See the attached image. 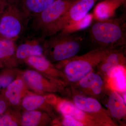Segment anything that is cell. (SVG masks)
<instances>
[{
  "mask_svg": "<svg viewBox=\"0 0 126 126\" xmlns=\"http://www.w3.org/2000/svg\"><path fill=\"white\" fill-rule=\"evenodd\" d=\"M24 78L30 85L38 91L43 90V77L38 72L33 70H27L24 75Z\"/></svg>",
  "mask_w": 126,
  "mask_h": 126,
  "instance_id": "cell-16",
  "label": "cell"
},
{
  "mask_svg": "<svg viewBox=\"0 0 126 126\" xmlns=\"http://www.w3.org/2000/svg\"><path fill=\"white\" fill-rule=\"evenodd\" d=\"M41 116V113L37 111L26 112L23 115L22 125L25 126H36L40 121Z\"/></svg>",
  "mask_w": 126,
  "mask_h": 126,
  "instance_id": "cell-19",
  "label": "cell"
},
{
  "mask_svg": "<svg viewBox=\"0 0 126 126\" xmlns=\"http://www.w3.org/2000/svg\"><path fill=\"white\" fill-rule=\"evenodd\" d=\"M110 113L113 117L120 118L126 115V103L123 98L116 92L111 93L108 102Z\"/></svg>",
  "mask_w": 126,
  "mask_h": 126,
  "instance_id": "cell-9",
  "label": "cell"
},
{
  "mask_svg": "<svg viewBox=\"0 0 126 126\" xmlns=\"http://www.w3.org/2000/svg\"><path fill=\"white\" fill-rule=\"evenodd\" d=\"M15 40L0 36V63H6L16 53Z\"/></svg>",
  "mask_w": 126,
  "mask_h": 126,
  "instance_id": "cell-14",
  "label": "cell"
},
{
  "mask_svg": "<svg viewBox=\"0 0 126 126\" xmlns=\"http://www.w3.org/2000/svg\"><path fill=\"white\" fill-rule=\"evenodd\" d=\"M40 39H30L20 44L16 49V58L25 59L31 56L42 55L44 49L39 43Z\"/></svg>",
  "mask_w": 126,
  "mask_h": 126,
  "instance_id": "cell-8",
  "label": "cell"
},
{
  "mask_svg": "<svg viewBox=\"0 0 126 126\" xmlns=\"http://www.w3.org/2000/svg\"><path fill=\"white\" fill-rule=\"evenodd\" d=\"M125 68L122 64L113 66L107 72V74L109 78H114L124 73Z\"/></svg>",
  "mask_w": 126,
  "mask_h": 126,
  "instance_id": "cell-20",
  "label": "cell"
},
{
  "mask_svg": "<svg viewBox=\"0 0 126 126\" xmlns=\"http://www.w3.org/2000/svg\"><path fill=\"white\" fill-rule=\"evenodd\" d=\"M74 102L78 108L86 112H97L102 109L100 103L96 99L92 98L77 95L74 97Z\"/></svg>",
  "mask_w": 126,
  "mask_h": 126,
  "instance_id": "cell-12",
  "label": "cell"
},
{
  "mask_svg": "<svg viewBox=\"0 0 126 126\" xmlns=\"http://www.w3.org/2000/svg\"><path fill=\"white\" fill-rule=\"evenodd\" d=\"M1 88H2V87H1V83L0 80V89H1Z\"/></svg>",
  "mask_w": 126,
  "mask_h": 126,
  "instance_id": "cell-29",
  "label": "cell"
},
{
  "mask_svg": "<svg viewBox=\"0 0 126 126\" xmlns=\"http://www.w3.org/2000/svg\"><path fill=\"white\" fill-rule=\"evenodd\" d=\"M102 62L103 63L101 65V69L104 72H107L110 69L113 67V66L111 65L110 64L105 62L103 60L102 61Z\"/></svg>",
  "mask_w": 126,
  "mask_h": 126,
  "instance_id": "cell-26",
  "label": "cell"
},
{
  "mask_svg": "<svg viewBox=\"0 0 126 126\" xmlns=\"http://www.w3.org/2000/svg\"><path fill=\"white\" fill-rule=\"evenodd\" d=\"M108 49H97L83 56L72 59L65 65L64 72L71 82L79 81L91 72L93 66L104 59Z\"/></svg>",
  "mask_w": 126,
  "mask_h": 126,
  "instance_id": "cell-4",
  "label": "cell"
},
{
  "mask_svg": "<svg viewBox=\"0 0 126 126\" xmlns=\"http://www.w3.org/2000/svg\"><path fill=\"white\" fill-rule=\"evenodd\" d=\"M24 84L21 79H17L11 82L7 86L5 94L11 103L14 105L18 104L20 101L21 93Z\"/></svg>",
  "mask_w": 126,
  "mask_h": 126,
  "instance_id": "cell-15",
  "label": "cell"
},
{
  "mask_svg": "<svg viewBox=\"0 0 126 126\" xmlns=\"http://www.w3.org/2000/svg\"><path fill=\"white\" fill-rule=\"evenodd\" d=\"M88 40L101 49L113 50L126 44V23L121 19L97 20L90 25Z\"/></svg>",
  "mask_w": 126,
  "mask_h": 126,
  "instance_id": "cell-1",
  "label": "cell"
},
{
  "mask_svg": "<svg viewBox=\"0 0 126 126\" xmlns=\"http://www.w3.org/2000/svg\"><path fill=\"white\" fill-rule=\"evenodd\" d=\"M115 79V84L116 88L120 91H125L126 90V78L125 73L118 75Z\"/></svg>",
  "mask_w": 126,
  "mask_h": 126,
  "instance_id": "cell-21",
  "label": "cell"
},
{
  "mask_svg": "<svg viewBox=\"0 0 126 126\" xmlns=\"http://www.w3.org/2000/svg\"><path fill=\"white\" fill-rule=\"evenodd\" d=\"M14 0H0V19L3 12L9 3Z\"/></svg>",
  "mask_w": 126,
  "mask_h": 126,
  "instance_id": "cell-25",
  "label": "cell"
},
{
  "mask_svg": "<svg viewBox=\"0 0 126 126\" xmlns=\"http://www.w3.org/2000/svg\"><path fill=\"white\" fill-rule=\"evenodd\" d=\"M77 0H56L48 7L32 18L31 27L40 38L67 11Z\"/></svg>",
  "mask_w": 126,
  "mask_h": 126,
  "instance_id": "cell-5",
  "label": "cell"
},
{
  "mask_svg": "<svg viewBox=\"0 0 126 126\" xmlns=\"http://www.w3.org/2000/svg\"><path fill=\"white\" fill-rule=\"evenodd\" d=\"M59 109L64 116H69L80 122L86 119V113L84 112L70 102H62L60 104Z\"/></svg>",
  "mask_w": 126,
  "mask_h": 126,
  "instance_id": "cell-13",
  "label": "cell"
},
{
  "mask_svg": "<svg viewBox=\"0 0 126 126\" xmlns=\"http://www.w3.org/2000/svg\"><path fill=\"white\" fill-rule=\"evenodd\" d=\"M26 60L29 64L39 71H45L50 66L49 61L42 55L30 56Z\"/></svg>",
  "mask_w": 126,
  "mask_h": 126,
  "instance_id": "cell-17",
  "label": "cell"
},
{
  "mask_svg": "<svg viewBox=\"0 0 126 126\" xmlns=\"http://www.w3.org/2000/svg\"><path fill=\"white\" fill-rule=\"evenodd\" d=\"M44 97L33 95L25 97L23 99V106L28 111H34L41 107L44 102Z\"/></svg>",
  "mask_w": 126,
  "mask_h": 126,
  "instance_id": "cell-18",
  "label": "cell"
},
{
  "mask_svg": "<svg viewBox=\"0 0 126 126\" xmlns=\"http://www.w3.org/2000/svg\"><path fill=\"white\" fill-rule=\"evenodd\" d=\"M27 20L16 0L12 1L0 19V36L15 40L23 33Z\"/></svg>",
  "mask_w": 126,
  "mask_h": 126,
  "instance_id": "cell-3",
  "label": "cell"
},
{
  "mask_svg": "<svg viewBox=\"0 0 126 126\" xmlns=\"http://www.w3.org/2000/svg\"><path fill=\"white\" fill-rule=\"evenodd\" d=\"M0 80L2 88H6L11 83L12 81V78L10 76L4 75L0 77Z\"/></svg>",
  "mask_w": 126,
  "mask_h": 126,
  "instance_id": "cell-24",
  "label": "cell"
},
{
  "mask_svg": "<svg viewBox=\"0 0 126 126\" xmlns=\"http://www.w3.org/2000/svg\"><path fill=\"white\" fill-rule=\"evenodd\" d=\"M83 34L60 32L43 39L44 46L47 47L55 61H61L73 58L79 52L86 37Z\"/></svg>",
  "mask_w": 126,
  "mask_h": 126,
  "instance_id": "cell-2",
  "label": "cell"
},
{
  "mask_svg": "<svg viewBox=\"0 0 126 126\" xmlns=\"http://www.w3.org/2000/svg\"><path fill=\"white\" fill-rule=\"evenodd\" d=\"M124 0H104L95 7L94 15L97 20L109 19L113 11L124 2Z\"/></svg>",
  "mask_w": 126,
  "mask_h": 126,
  "instance_id": "cell-10",
  "label": "cell"
},
{
  "mask_svg": "<svg viewBox=\"0 0 126 126\" xmlns=\"http://www.w3.org/2000/svg\"></svg>",
  "mask_w": 126,
  "mask_h": 126,
  "instance_id": "cell-30",
  "label": "cell"
},
{
  "mask_svg": "<svg viewBox=\"0 0 126 126\" xmlns=\"http://www.w3.org/2000/svg\"><path fill=\"white\" fill-rule=\"evenodd\" d=\"M97 0H77L45 35V38L58 33L82 19Z\"/></svg>",
  "mask_w": 126,
  "mask_h": 126,
  "instance_id": "cell-6",
  "label": "cell"
},
{
  "mask_svg": "<svg viewBox=\"0 0 126 126\" xmlns=\"http://www.w3.org/2000/svg\"><path fill=\"white\" fill-rule=\"evenodd\" d=\"M79 84L83 88L90 89L94 94H99L101 93L103 81L99 75L90 72L79 81Z\"/></svg>",
  "mask_w": 126,
  "mask_h": 126,
  "instance_id": "cell-11",
  "label": "cell"
},
{
  "mask_svg": "<svg viewBox=\"0 0 126 126\" xmlns=\"http://www.w3.org/2000/svg\"><path fill=\"white\" fill-rule=\"evenodd\" d=\"M6 108V104L3 100L0 98V116L4 112Z\"/></svg>",
  "mask_w": 126,
  "mask_h": 126,
  "instance_id": "cell-27",
  "label": "cell"
},
{
  "mask_svg": "<svg viewBox=\"0 0 126 126\" xmlns=\"http://www.w3.org/2000/svg\"><path fill=\"white\" fill-rule=\"evenodd\" d=\"M16 123L12 120L11 117L8 115L0 116V126H16Z\"/></svg>",
  "mask_w": 126,
  "mask_h": 126,
  "instance_id": "cell-23",
  "label": "cell"
},
{
  "mask_svg": "<svg viewBox=\"0 0 126 126\" xmlns=\"http://www.w3.org/2000/svg\"><path fill=\"white\" fill-rule=\"evenodd\" d=\"M56 0H16L28 20L48 7Z\"/></svg>",
  "mask_w": 126,
  "mask_h": 126,
  "instance_id": "cell-7",
  "label": "cell"
},
{
  "mask_svg": "<svg viewBox=\"0 0 126 126\" xmlns=\"http://www.w3.org/2000/svg\"><path fill=\"white\" fill-rule=\"evenodd\" d=\"M126 94H124V95H123V99H124V102H125L126 103Z\"/></svg>",
  "mask_w": 126,
  "mask_h": 126,
  "instance_id": "cell-28",
  "label": "cell"
},
{
  "mask_svg": "<svg viewBox=\"0 0 126 126\" xmlns=\"http://www.w3.org/2000/svg\"><path fill=\"white\" fill-rule=\"evenodd\" d=\"M64 119L63 121V126H82L83 123L81 122L76 120L73 118L68 116H64Z\"/></svg>",
  "mask_w": 126,
  "mask_h": 126,
  "instance_id": "cell-22",
  "label": "cell"
}]
</instances>
